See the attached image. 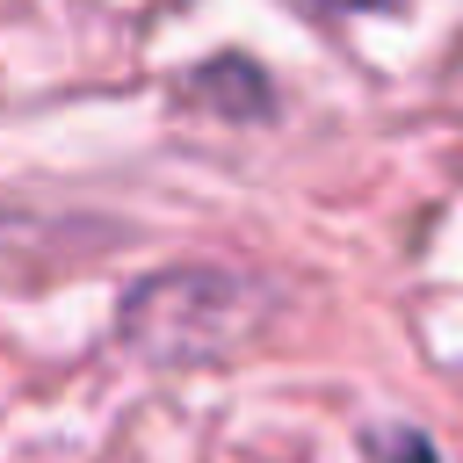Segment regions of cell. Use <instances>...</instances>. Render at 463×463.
Returning <instances> with one entry per match:
<instances>
[{
    "label": "cell",
    "instance_id": "1",
    "mask_svg": "<svg viewBox=\"0 0 463 463\" xmlns=\"http://www.w3.org/2000/svg\"><path fill=\"white\" fill-rule=\"evenodd\" d=\"M253 326H260V289L246 275H224V268L152 275L116 311L123 347H137L145 362H217V354L246 347Z\"/></svg>",
    "mask_w": 463,
    "mask_h": 463
},
{
    "label": "cell",
    "instance_id": "2",
    "mask_svg": "<svg viewBox=\"0 0 463 463\" xmlns=\"http://www.w3.org/2000/svg\"><path fill=\"white\" fill-rule=\"evenodd\" d=\"M311 7H340V14H369V7H398V0H311Z\"/></svg>",
    "mask_w": 463,
    "mask_h": 463
}]
</instances>
